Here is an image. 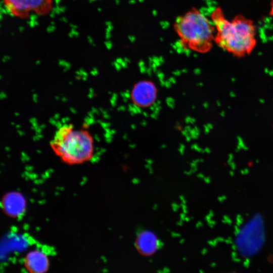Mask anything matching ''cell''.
Listing matches in <instances>:
<instances>
[{
  "instance_id": "6da1fadb",
  "label": "cell",
  "mask_w": 273,
  "mask_h": 273,
  "mask_svg": "<svg viewBox=\"0 0 273 273\" xmlns=\"http://www.w3.org/2000/svg\"><path fill=\"white\" fill-rule=\"evenodd\" d=\"M210 18L215 29L214 43L218 47L237 58L249 55L254 50L256 30L251 19L238 14L230 21L220 7L212 12Z\"/></svg>"
},
{
  "instance_id": "7a4b0ae2",
  "label": "cell",
  "mask_w": 273,
  "mask_h": 273,
  "mask_svg": "<svg viewBox=\"0 0 273 273\" xmlns=\"http://www.w3.org/2000/svg\"><path fill=\"white\" fill-rule=\"evenodd\" d=\"M173 28L180 43L185 49L205 54L213 46L215 27L196 8H192L175 20Z\"/></svg>"
},
{
  "instance_id": "3957f363",
  "label": "cell",
  "mask_w": 273,
  "mask_h": 273,
  "mask_svg": "<svg viewBox=\"0 0 273 273\" xmlns=\"http://www.w3.org/2000/svg\"><path fill=\"white\" fill-rule=\"evenodd\" d=\"M92 139L87 131L71 130L61 142L54 141L50 144L56 153L69 164L81 163L92 159Z\"/></svg>"
},
{
  "instance_id": "277c9868",
  "label": "cell",
  "mask_w": 273,
  "mask_h": 273,
  "mask_svg": "<svg viewBox=\"0 0 273 273\" xmlns=\"http://www.w3.org/2000/svg\"><path fill=\"white\" fill-rule=\"evenodd\" d=\"M4 6L13 16L27 18L31 14H49L53 9V0H3Z\"/></svg>"
},
{
  "instance_id": "5b68a950",
  "label": "cell",
  "mask_w": 273,
  "mask_h": 273,
  "mask_svg": "<svg viewBox=\"0 0 273 273\" xmlns=\"http://www.w3.org/2000/svg\"><path fill=\"white\" fill-rule=\"evenodd\" d=\"M1 205L4 212L8 216L17 218L24 213L26 203L24 196L18 192H10L3 197Z\"/></svg>"
},
{
  "instance_id": "8992f818",
  "label": "cell",
  "mask_w": 273,
  "mask_h": 273,
  "mask_svg": "<svg viewBox=\"0 0 273 273\" xmlns=\"http://www.w3.org/2000/svg\"><path fill=\"white\" fill-rule=\"evenodd\" d=\"M135 245L140 253L149 256L160 249L162 244L161 240L153 233L144 230L138 232Z\"/></svg>"
},
{
  "instance_id": "52a82bcc",
  "label": "cell",
  "mask_w": 273,
  "mask_h": 273,
  "mask_svg": "<svg viewBox=\"0 0 273 273\" xmlns=\"http://www.w3.org/2000/svg\"><path fill=\"white\" fill-rule=\"evenodd\" d=\"M25 268L31 273H43L49 268V260L46 254L38 250L28 252L24 260Z\"/></svg>"
},
{
  "instance_id": "ba28073f",
  "label": "cell",
  "mask_w": 273,
  "mask_h": 273,
  "mask_svg": "<svg viewBox=\"0 0 273 273\" xmlns=\"http://www.w3.org/2000/svg\"><path fill=\"white\" fill-rule=\"evenodd\" d=\"M133 101L139 106H147L152 103L156 96L153 84L148 81L140 82L133 89Z\"/></svg>"
},
{
  "instance_id": "9c48e42d",
  "label": "cell",
  "mask_w": 273,
  "mask_h": 273,
  "mask_svg": "<svg viewBox=\"0 0 273 273\" xmlns=\"http://www.w3.org/2000/svg\"><path fill=\"white\" fill-rule=\"evenodd\" d=\"M236 220V224L239 226L242 223L243 218L242 217L241 215L239 214L237 216Z\"/></svg>"
},
{
  "instance_id": "30bf717a",
  "label": "cell",
  "mask_w": 273,
  "mask_h": 273,
  "mask_svg": "<svg viewBox=\"0 0 273 273\" xmlns=\"http://www.w3.org/2000/svg\"><path fill=\"white\" fill-rule=\"evenodd\" d=\"M222 221L223 223H227V224H229L230 225L232 223V221L231 219H230L228 217V216H224Z\"/></svg>"
},
{
  "instance_id": "8fae6325",
  "label": "cell",
  "mask_w": 273,
  "mask_h": 273,
  "mask_svg": "<svg viewBox=\"0 0 273 273\" xmlns=\"http://www.w3.org/2000/svg\"><path fill=\"white\" fill-rule=\"evenodd\" d=\"M250 260L248 258H246L245 260V261L243 262V265L245 267L248 268L249 267L250 265Z\"/></svg>"
},
{
  "instance_id": "7c38bea8",
  "label": "cell",
  "mask_w": 273,
  "mask_h": 273,
  "mask_svg": "<svg viewBox=\"0 0 273 273\" xmlns=\"http://www.w3.org/2000/svg\"><path fill=\"white\" fill-rule=\"evenodd\" d=\"M270 7L269 15L273 16V0H271Z\"/></svg>"
},
{
  "instance_id": "4fadbf2b",
  "label": "cell",
  "mask_w": 273,
  "mask_h": 273,
  "mask_svg": "<svg viewBox=\"0 0 273 273\" xmlns=\"http://www.w3.org/2000/svg\"><path fill=\"white\" fill-rule=\"evenodd\" d=\"M226 197L224 195L223 196H220L218 198V200L220 202H222L223 201H224L226 199Z\"/></svg>"
},
{
  "instance_id": "5bb4252c",
  "label": "cell",
  "mask_w": 273,
  "mask_h": 273,
  "mask_svg": "<svg viewBox=\"0 0 273 273\" xmlns=\"http://www.w3.org/2000/svg\"><path fill=\"white\" fill-rule=\"evenodd\" d=\"M234 228H235L234 234L235 235H237L239 233V232L240 231V230H239V228L238 227V225H235Z\"/></svg>"
},
{
  "instance_id": "9a60e30c",
  "label": "cell",
  "mask_w": 273,
  "mask_h": 273,
  "mask_svg": "<svg viewBox=\"0 0 273 273\" xmlns=\"http://www.w3.org/2000/svg\"><path fill=\"white\" fill-rule=\"evenodd\" d=\"M224 242L228 244H232L233 243L232 240L230 237L226 239H225Z\"/></svg>"
},
{
  "instance_id": "2e32d148",
  "label": "cell",
  "mask_w": 273,
  "mask_h": 273,
  "mask_svg": "<svg viewBox=\"0 0 273 273\" xmlns=\"http://www.w3.org/2000/svg\"><path fill=\"white\" fill-rule=\"evenodd\" d=\"M249 172V170L248 169H243V170H241V173L242 174H248Z\"/></svg>"
},
{
  "instance_id": "e0dca14e",
  "label": "cell",
  "mask_w": 273,
  "mask_h": 273,
  "mask_svg": "<svg viewBox=\"0 0 273 273\" xmlns=\"http://www.w3.org/2000/svg\"><path fill=\"white\" fill-rule=\"evenodd\" d=\"M55 125L57 128L60 129L62 126V123L60 121H57Z\"/></svg>"
},
{
  "instance_id": "ac0fdd59",
  "label": "cell",
  "mask_w": 273,
  "mask_h": 273,
  "mask_svg": "<svg viewBox=\"0 0 273 273\" xmlns=\"http://www.w3.org/2000/svg\"><path fill=\"white\" fill-rule=\"evenodd\" d=\"M50 122L51 123V124H54L55 125L57 121L55 120V119H52V118H51L49 120Z\"/></svg>"
},
{
  "instance_id": "d6986e66",
  "label": "cell",
  "mask_w": 273,
  "mask_h": 273,
  "mask_svg": "<svg viewBox=\"0 0 273 273\" xmlns=\"http://www.w3.org/2000/svg\"><path fill=\"white\" fill-rule=\"evenodd\" d=\"M229 164L233 169H236V165L234 162H231Z\"/></svg>"
},
{
  "instance_id": "ffe728a7",
  "label": "cell",
  "mask_w": 273,
  "mask_h": 273,
  "mask_svg": "<svg viewBox=\"0 0 273 273\" xmlns=\"http://www.w3.org/2000/svg\"><path fill=\"white\" fill-rule=\"evenodd\" d=\"M217 240V242H223L224 241V239L223 238H221V237H218L216 239Z\"/></svg>"
},
{
  "instance_id": "44dd1931",
  "label": "cell",
  "mask_w": 273,
  "mask_h": 273,
  "mask_svg": "<svg viewBox=\"0 0 273 273\" xmlns=\"http://www.w3.org/2000/svg\"><path fill=\"white\" fill-rule=\"evenodd\" d=\"M36 133H40L41 131V128L39 127H37L35 130Z\"/></svg>"
},
{
  "instance_id": "7402d4cb",
  "label": "cell",
  "mask_w": 273,
  "mask_h": 273,
  "mask_svg": "<svg viewBox=\"0 0 273 273\" xmlns=\"http://www.w3.org/2000/svg\"><path fill=\"white\" fill-rule=\"evenodd\" d=\"M6 97V95L5 93L2 92L1 94V99H4Z\"/></svg>"
},
{
  "instance_id": "603a6c76",
  "label": "cell",
  "mask_w": 273,
  "mask_h": 273,
  "mask_svg": "<svg viewBox=\"0 0 273 273\" xmlns=\"http://www.w3.org/2000/svg\"><path fill=\"white\" fill-rule=\"evenodd\" d=\"M231 256L233 258H235V257H237V253L235 251H233L232 252V254H231Z\"/></svg>"
},
{
  "instance_id": "cb8c5ba5",
  "label": "cell",
  "mask_w": 273,
  "mask_h": 273,
  "mask_svg": "<svg viewBox=\"0 0 273 273\" xmlns=\"http://www.w3.org/2000/svg\"><path fill=\"white\" fill-rule=\"evenodd\" d=\"M30 122L32 124L36 122V119L35 118H32L30 119Z\"/></svg>"
},
{
  "instance_id": "d4e9b609",
  "label": "cell",
  "mask_w": 273,
  "mask_h": 273,
  "mask_svg": "<svg viewBox=\"0 0 273 273\" xmlns=\"http://www.w3.org/2000/svg\"><path fill=\"white\" fill-rule=\"evenodd\" d=\"M233 260H234V261L237 262L241 261V259L240 258H237V257L234 258Z\"/></svg>"
},
{
  "instance_id": "484cf974",
  "label": "cell",
  "mask_w": 273,
  "mask_h": 273,
  "mask_svg": "<svg viewBox=\"0 0 273 273\" xmlns=\"http://www.w3.org/2000/svg\"><path fill=\"white\" fill-rule=\"evenodd\" d=\"M88 126H89V124L86 122H85V123H84L83 124V128H87L88 127Z\"/></svg>"
},
{
  "instance_id": "4316f807",
  "label": "cell",
  "mask_w": 273,
  "mask_h": 273,
  "mask_svg": "<svg viewBox=\"0 0 273 273\" xmlns=\"http://www.w3.org/2000/svg\"><path fill=\"white\" fill-rule=\"evenodd\" d=\"M70 111H71V112H72L73 113H76V111L74 108L71 107V108H70Z\"/></svg>"
},
{
  "instance_id": "83f0119b",
  "label": "cell",
  "mask_w": 273,
  "mask_h": 273,
  "mask_svg": "<svg viewBox=\"0 0 273 273\" xmlns=\"http://www.w3.org/2000/svg\"><path fill=\"white\" fill-rule=\"evenodd\" d=\"M88 116L90 118H94L93 113L91 111L88 113Z\"/></svg>"
},
{
  "instance_id": "f1b7e54d",
  "label": "cell",
  "mask_w": 273,
  "mask_h": 273,
  "mask_svg": "<svg viewBox=\"0 0 273 273\" xmlns=\"http://www.w3.org/2000/svg\"><path fill=\"white\" fill-rule=\"evenodd\" d=\"M59 114H56L55 115H54V119H58L59 117Z\"/></svg>"
},
{
  "instance_id": "f546056e",
  "label": "cell",
  "mask_w": 273,
  "mask_h": 273,
  "mask_svg": "<svg viewBox=\"0 0 273 273\" xmlns=\"http://www.w3.org/2000/svg\"><path fill=\"white\" fill-rule=\"evenodd\" d=\"M33 139L34 141H37L40 139L36 135L33 137Z\"/></svg>"
},
{
  "instance_id": "4dcf8cb0",
  "label": "cell",
  "mask_w": 273,
  "mask_h": 273,
  "mask_svg": "<svg viewBox=\"0 0 273 273\" xmlns=\"http://www.w3.org/2000/svg\"><path fill=\"white\" fill-rule=\"evenodd\" d=\"M61 122H62V123H63V124L66 123V122H67V121H66V119H65V118H62V120H61Z\"/></svg>"
},
{
  "instance_id": "1f68e13d",
  "label": "cell",
  "mask_w": 273,
  "mask_h": 273,
  "mask_svg": "<svg viewBox=\"0 0 273 273\" xmlns=\"http://www.w3.org/2000/svg\"><path fill=\"white\" fill-rule=\"evenodd\" d=\"M93 113H97V110L95 108H93L91 111Z\"/></svg>"
},
{
  "instance_id": "d6a6232c",
  "label": "cell",
  "mask_w": 273,
  "mask_h": 273,
  "mask_svg": "<svg viewBox=\"0 0 273 273\" xmlns=\"http://www.w3.org/2000/svg\"><path fill=\"white\" fill-rule=\"evenodd\" d=\"M18 132L20 135H23L24 134V132L22 131L18 130Z\"/></svg>"
},
{
  "instance_id": "836d02e7",
  "label": "cell",
  "mask_w": 273,
  "mask_h": 273,
  "mask_svg": "<svg viewBox=\"0 0 273 273\" xmlns=\"http://www.w3.org/2000/svg\"><path fill=\"white\" fill-rule=\"evenodd\" d=\"M232 248L233 250L235 251L236 250V246L235 245H232Z\"/></svg>"
},
{
  "instance_id": "e575fe53",
  "label": "cell",
  "mask_w": 273,
  "mask_h": 273,
  "mask_svg": "<svg viewBox=\"0 0 273 273\" xmlns=\"http://www.w3.org/2000/svg\"><path fill=\"white\" fill-rule=\"evenodd\" d=\"M95 139H96V140L97 141H99L100 139H99L98 135H95Z\"/></svg>"
},
{
  "instance_id": "d590c367",
  "label": "cell",
  "mask_w": 273,
  "mask_h": 273,
  "mask_svg": "<svg viewBox=\"0 0 273 273\" xmlns=\"http://www.w3.org/2000/svg\"><path fill=\"white\" fill-rule=\"evenodd\" d=\"M230 175H231V176H233L234 175V172L233 171H231L230 172Z\"/></svg>"
},
{
  "instance_id": "8d00e7d4",
  "label": "cell",
  "mask_w": 273,
  "mask_h": 273,
  "mask_svg": "<svg viewBox=\"0 0 273 273\" xmlns=\"http://www.w3.org/2000/svg\"><path fill=\"white\" fill-rule=\"evenodd\" d=\"M93 97V93H90V94L88 95V97L92 98Z\"/></svg>"
},
{
  "instance_id": "74e56055",
  "label": "cell",
  "mask_w": 273,
  "mask_h": 273,
  "mask_svg": "<svg viewBox=\"0 0 273 273\" xmlns=\"http://www.w3.org/2000/svg\"><path fill=\"white\" fill-rule=\"evenodd\" d=\"M46 126V125L44 124H41L40 126V127L41 128H44V127Z\"/></svg>"
},
{
  "instance_id": "f35d334b",
  "label": "cell",
  "mask_w": 273,
  "mask_h": 273,
  "mask_svg": "<svg viewBox=\"0 0 273 273\" xmlns=\"http://www.w3.org/2000/svg\"><path fill=\"white\" fill-rule=\"evenodd\" d=\"M62 100L63 101V102H65L67 100V99L65 97H63L62 99Z\"/></svg>"
},
{
  "instance_id": "ab89813d",
  "label": "cell",
  "mask_w": 273,
  "mask_h": 273,
  "mask_svg": "<svg viewBox=\"0 0 273 273\" xmlns=\"http://www.w3.org/2000/svg\"><path fill=\"white\" fill-rule=\"evenodd\" d=\"M89 91H90V93H93L94 92L93 89L92 88H89Z\"/></svg>"
},
{
  "instance_id": "60d3db41",
  "label": "cell",
  "mask_w": 273,
  "mask_h": 273,
  "mask_svg": "<svg viewBox=\"0 0 273 273\" xmlns=\"http://www.w3.org/2000/svg\"><path fill=\"white\" fill-rule=\"evenodd\" d=\"M65 119H66V121H68L69 120V117H65Z\"/></svg>"
},
{
  "instance_id": "b9f144b4",
  "label": "cell",
  "mask_w": 273,
  "mask_h": 273,
  "mask_svg": "<svg viewBox=\"0 0 273 273\" xmlns=\"http://www.w3.org/2000/svg\"><path fill=\"white\" fill-rule=\"evenodd\" d=\"M16 127L19 128V127H20V126L19 125H18V124L16 125Z\"/></svg>"
},
{
  "instance_id": "7bdbcfd3",
  "label": "cell",
  "mask_w": 273,
  "mask_h": 273,
  "mask_svg": "<svg viewBox=\"0 0 273 273\" xmlns=\"http://www.w3.org/2000/svg\"><path fill=\"white\" fill-rule=\"evenodd\" d=\"M215 266V263H213L212 265V266Z\"/></svg>"
}]
</instances>
